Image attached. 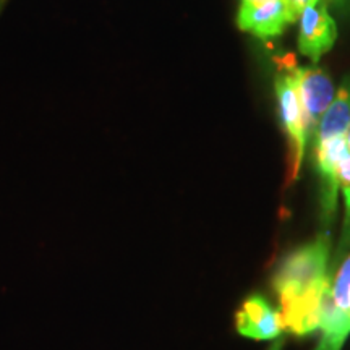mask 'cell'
<instances>
[{
	"mask_svg": "<svg viewBox=\"0 0 350 350\" xmlns=\"http://www.w3.org/2000/svg\"><path fill=\"white\" fill-rule=\"evenodd\" d=\"M326 5H331L339 10H350V0H325Z\"/></svg>",
	"mask_w": 350,
	"mask_h": 350,
	"instance_id": "obj_9",
	"label": "cell"
},
{
	"mask_svg": "<svg viewBox=\"0 0 350 350\" xmlns=\"http://www.w3.org/2000/svg\"><path fill=\"white\" fill-rule=\"evenodd\" d=\"M317 2L318 0H288V3H291V8H292V13H294V16L297 20H299L301 12H304L306 7L313 5V3H317Z\"/></svg>",
	"mask_w": 350,
	"mask_h": 350,
	"instance_id": "obj_8",
	"label": "cell"
},
{
	"mask_svg": "<svg viewBox=\"0 0 350 350\" xmlns=\"http://www.w3.org/2000/svg\"><path fill=\"white\" fill-rule=\"evenodd\" d=\"M239 334L256 340L275 339L284 331L281 314L261 295H252L235 313Z\"/></svg>",
	"mask_w": 350,
	"mask_h": 350,
	"instance_id": "obj_7",
	"label": "cell"
},
{
	"mask_svg": "<svg viewBox=\"0 0 350 350\" xmlns=\"http://www.w3.org/2000/svg\"><path fill=\"white\" fill-rule=\"evenodd\" d=\"M334 273L323 305L321 338L314 350H340L350 334V255Z\"/></svg>",
	"mask_w": 350,
	"mask_h": 350,
	"instance_id": "obj_3",
	"label": "cell"
},
{
	"mask_svg": "<svg viewBox=\"0 0 350 350\" xmlns=\"http://www.w3.org/2000/svg\"><path fill=\"white\" fill-rule=\"evenodd\" d=\"M347 148L350 150V125H349V130H347Z\"/></svg>",
	"mask_w": 350,
	"mask_h": 350,
	"instance_id": "obj_10",
	"label": "cell"
},
{
	"mask_svg": "<svg viewBox=\"0 0 350 350\" xmlns=\"http://www.w3.org/2000/svg\"><path fill=\"white\" fill-rule=\"evenodd\" d=\"M338 39V25L327 12L325 0H318L301 12L299 25V51L313 64L331 51Z\"/></svg>",
	"mask_w": 350,
	"mask_h": 350,
	"instance_id": "obj_6",
	"label": "cell"
},
{
	"mask_svg": "<svg viewBox=\"0 0 350 350\" xmlns=\"http://www.w3.org/2000/svg\"><path fill=\"white\" fill-rule=\"evenodd\" d=\"M275 96H278L279 113H281L282 126L288 142L287 180L294 182L299 177L301 161L305 157L306 143H308L310 138V129L295 80L288 72L275 78Z\"/></svg>",
	"mask_w": 350,
	"mask_h": 350,
	"instance_id": "obj_2",
	"label": "cell"
},
{
	"mask_svg": "<svg viewBox=\"0 0 350 350\" xmlns=\"http://www.w3.org/2000/svg\"><path fill=\"white\" fill-rule=\"evenodd\" d=\"M295 21L288 0H242L237 13L239 28L260 39L281 36Z\"/></svg>",
	"mask_w": 350,
	"mask_h": 350,
	"instance_id": "obj_5",
	"label": "cell"
},
{
	"mask_svg": "<svg viewBox=\"0 0 350 350\" xmlns=\"http://www.w3.org/2000/svg\"><path fill=\"white\" fill-rule=\"evenodd\" d=\"M329 252V235L321 234L287 255L275 273L273 287L279 299L284 331L306 336L321 325L323 305L331 286Z\"/></svg>",
	"mask_w": 350,
	"mask_h": 350,
	"instance_id": "obj_1",
	"label": "cell"
},
{
	"mask_svg": "<svg viewBox=\"0 0 350 350\" xmlns=\"http://www.w3.org/2000/svg\"><path fill=\"white\" fill-rule=\"evenodd\" d=\"M284 67L294 77L297 90H299L300 100L304 104L306 122H308L310 137H314L318 124L323 113L331 106L336 96V88L332 85L331 77L325 70L318 67H299L291 57L284 59Z\"/></svg>",
	"mask_w": 350,
	"mask_h": 350,
	"instance_id": "obj_4",
	"label": "cell"
}]
</instances>
